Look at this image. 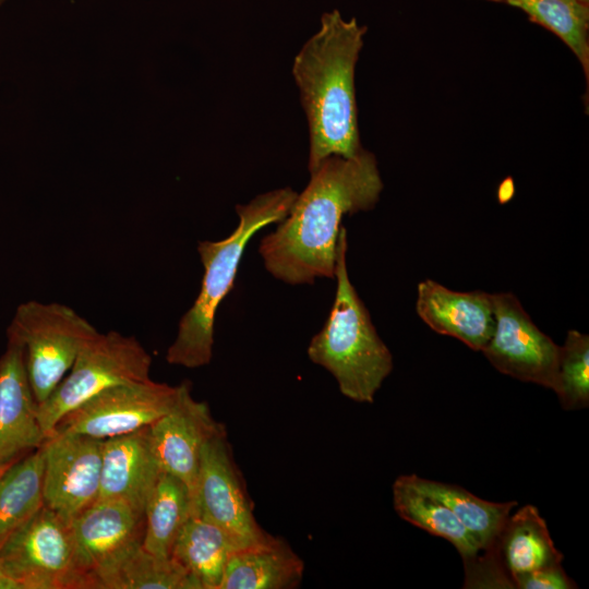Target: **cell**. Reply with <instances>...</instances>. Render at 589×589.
Wrapping results in <instances>:
<instances>
[{
  "label": "cell",
  "instance_id": "obj_10",
  "mask_svg": "<svg viewBox=\"0 0 589 589\" xmlns=\"http://www.w3.org/2000/svg\"><path fill=\"white\" fill-rule=\"evenodd\" d=\"M495 326L481 350L501 373L555 392L560 348L510 292L492 293Z\"/></svg>",
  "mask_w": 589,
  "mask_h": 589
},
{
  "label": "cell",
  "instance_id": "obj_21",
  "mask_svg": "<svg viewBox=\"0 0 589 589\" xmlns=\"http://www.w3.org/2000/svg\"><path fill=\"white\" fill-rule=\"evenodd\" d=\"M192 514V496L179 478L161 471L147 500L142 546L158 556L170 557L173 543Z\"/></svg>",
  "mask_w": 589,
  "mask_h": 589
},
{
  "label": "cell",
  "instance_id": "obj_16",
  "mask_svg": "<svg viewBox=\"0 0 589 589\" xmlns=\"http://www.w3.org/2000/svg\"><path fill=\"white\" fill-rule=\"evenodd\" d=\"M161 468L149 425L103 442L100 486L97 500H119L144 514Z\"/></svg>",
  "mask_w": 589,
  "mask_h": 589
},
{
  "label": "cell",
  "instance_id": "obj_23",
  "mask_svg": "<svg viewBox=\"0 0 589 589\" xmlns=\"http://www.w3.org/2000/svg\"><path fill=\"white\" fill-rule=\"evenodd\" d=\"M44 450L16 460L0 479V548L44 506Z\"/></svg>",
  "mask_w": 589,
  "mask_h": 589
},
{
  "label": "cell",
  "instance_id": "obj_25",
  "mask_svg": "<svg viewBox=\"0 0 589 589\" xmlns=\"http://www.w3.org/2000/svg\"><path fill=\"white\" fill-rule=\"evenodd\" d=\"M100 589H199L175 558L146 551L142 545L101 584Z\"/></svg>",
  "mask_w": 589,
  "mask_h": 589
},
{
  "label": "cell",
  "instance_id": "obj_5",
  "mask_svg": "<svg viewBox=\"0 0 589 589\" xmlns=\"http://www.w3.org/2000/svg\"><path fill=\"white\" fill-rule=\"evenodd\" d=\"M99 332L74 309L59 302L29 300L17 305L7 338L24 349L37 405L70 371L82 348Z\"/></svg>",
  "mask_w": 589,
  "mask_h": 589
},
{
  "label": "cell",
  "instance_id": "obj_22",
  "mask_svg": "<svg viewBox=\"0 0 589 589\" xmlns=\"http://www.w3.org/2000/svg\"><path fill=\"white\" fill-rule=\"evenodd\" d=\"M422 490L445 503L457 519L473 537L480 552L493 551L497 546L503 526L517 506L516 501L494 503L482 500L456 484L424 479L413 474Z\"/></svg>",
  "mask_w": 589,
  "mask_h": 589
},
{
  "label": "cell",
  "instance_id": "obj_19",
  "mask_svg": "<svg viewBox=\"0 0 589 589\" xmlns=\"http://www.w3.org/2000/svg\"><path fill=\"white\" fill-rule=\"evenodd\" d=\"M497 552L510 580L518 574L557 565L563 561V554L555 548L545 520L533 505L520 507L508 516L498 536Z\"/></svg>",
  "mask_w": 589,
  "mask_h": 589
},
{
  "label": "cell",
  "instance_id": "obj_12",
  "mask_svg": "<svg viewBox=\"0 0 589 589\" xmlns=\"http://www.w3.org/2000/svg\"><path fill=\"white\" fill-rule=\"evenodd\" d=\"M104 440L74 433H50L44 450V505L65 521L97 501Z\"/></svg>",
  "mask_w": 589,
  "mask_h": 589
},
{
  "label": "cell",
  "instance_id": "obj_8",
  "mask_svg": "<svg viewBox=\"0 0 589 589\" xmlns=\"http://www.w3.org/2000/svg\"><path fill=\"white\" fill-rule=\"evenodd\" d=\"M0 568L19 589H75L70 522L44 505L0 548Z\"/></svg>",
  "mask_w": 589,
  "mask_h": 589
},
{
  "label": "cell",
  "instance_id": "obj_17",
  "mask_svg": "<svg viewBox=\"0 0 589 589\" xmlns=\"http://www.w3.org/2000/svg\"><path fill=\"white\" fill-rule=\"evenodd\" d=\"M302 558L283 539L233 550L219 589H293L303 578Z\"/></svg>",
  "mask_w": 589,
  "mask_h": 589
},
{
  "label": "cell",
  "instance_id": "obj_7",
  "mask_svg": "<svg viewBox=\"0 0 589 589\" xmlns=\"http://www.w3.org/2000/svg\"><path fill=\"white\" fill-rule=\"evenodd\" d=\"M75 589L103 581L142 545L144 514L119 500H97L70 522Z\"/></svg>",
  "mask_w": 589,
  "mask_h": 589
},
{
  "label": "cell",
  "instance_id": "obj_14",
  "mask_svg": "<svg viewBox=\"0 0 589 589\" xmlns=\"http://www.w3.org/2000/svg\"><path fill=\"white\" fill-rule=\"evenodd\" d=\"M45 440L24 349L17 341L7 338L0 356V465L27 455Z\"/></svg>",
  "mask_w": 589,
  "mask_h": 589
},
{
  "label": "cell",
  "instance_id": "obj_30",
  "mask_svg": "<svg viewBox=\"0 0 589 589\" xmlns=\"http://www.w3.org/2000/svg\"><path fill=\"white\" fill-rule=\"evenodd\" d=\"M19 459L20 458L0 465V479L4 474V472Z\"/></svg>",
  "mask_w": 589,
  "mask_h": 589
},
{
  "label": "cell",
  "instance_id": "obj_4",
  "mask_svg": "<svg viewBox=\"0 0 589 589\" xmlns=\"http://www.w3.org/2000/svg\"><path fill=\"white\" fill-rule=\"evenodd\" d=\"M347 249V231L341 226L337 240L334 303L324 326L312 337L308 356L334 376L345 397L371 404L393 371V356L350 281Z\"/></svg>",
  "mask_w": 589,
  "mask_h": 589
},
{
  "label": "cell",
  "instance_id": "obj_11",
  "mask_svg": "<svg viewBox=\"0 0 589 589\" xmlns=\"http://www.w3.org/2000/svg\"><path fill=\"white\" fill-rule=\"evenodd\" d=\"M179 385L154 382L122 384L85 400L55 425L52 432L106 440L153 424L173 405ZM51 432V433H52Z\"/></svg>",
  "mask_w": 589,
  "mask_h": 589
},
{
  "label": "cell",
  "instance_id": "obj_13",
  "mask_svg": "<svg viewBox=\"0 0 589 589\" xmlns=\"http://www.w3.org/2000/svg\"><path fill=\"white\" fill-rule=\"evenodd\" d=\"M226 430L216 421L205 401L192 396L191 383L179 384L172 407L149 425L152 443L160 468L180 480L194 493L204 444Z\"/></svg>",
  "mask_w": 589,
  "mask_h": 589
},
{
  "label": "cell",
  "instance_id": "obj_6",
  "mask_svg": "<svg viewBox=\"0 0 589 589\" xmlns=\"http://www.w3.org/2000/svg\"><path fill=\"white\" fill-rule=\"evenodd\" d=\"M151 354L135 337L117 330L98 333L82 348L51 394L37 405L46 437L65 413L100 392L151 380Z\"/></svg>",
  "mask_w": 589,
  "mask_h": 589
},
{
  "label": "cell",
  "instance_id": "obj_9",
  "mask_svg": "<svg viewBox=\"0 0 589 589\" xmlns=\"http://www.w3.org/2000/svg\"><path fill=\"white\" fill-rule=\"evenodd\" d=\"M192 514L223 529L237 549L261 543L271 536L254 517L226 430L211 437L202 448Z\"/></svg>",
  "mask_w": 589,
  "mask_h": 589
},
{
  "label": "cell",
  "instance_id": "obj_2",
  "mask_svg": "<svg viewBox=\"0 0 589 589\" xmlns=\"http://www.w3.org/2000/svg\"><path fill=\"white\" fill-rule=\"evenodd\" d=\"M365 33L354 17L325 12L320 29L294 57L292 75L310 131V172L332 155L351 157L362 149L354 69Z\"/></svg>",
  "mask_w": 589,
  "mask_h": 589
},
{
  "label": "cell",
  "instance_id": "obj_27",
  "mask_svg": "<svg viewBox=\"0 0 589 589\" xmlns=\"http://www.w3.org/2000/svg\"><path fill=\"white\" fill-rule=\"evenodd\" d=\"M518 589H573L575 581L567 576L561 564L518 574L512 578Z\"/></svg>",
  "mask_w": 589,
  "mask_h": 589
},
{
  "label": "cell",
  "instance_id": "obj_31",
  "mask_svg": "<svg viewBox=\"0 0 589 589\" xmlns=\"http://www.w3.org/2000/svg\"><path fill=\"white\" fill-rule=\"evenodd\" d=\"M3 1V0H0V2Z\"/></svg>",
  "mask_w": 589,
  "mask_h": 589
},
{
  "label": "cell",
  "instance_id": "obj_26",
  "mask_svg": "<svg viewBox=\"0 0 589 589\" xmlns=\"http://www.w3.org/2000/svg\"><path fill=\"white\" fill-rule=\"evenodd\" d=\"M564 410L589 405V336L576 329L567 332L560 348L557 386L554 392Z\"/></svg>",
  "mask_w": 589,
  "mask_h": 589
},
{
  "label": "cell",
  "instance_id": "obj_28",
  "mask_svg": "<svg viewBox=\"0 0 589 589\" xmlns=\"http://www.w3.org/2000/svg\"><path fill=\"white\" fill-rule=\"evenodd\" d=\"M514 194V185L512 180H504L500 187L498 200L501 203H505L512 199Z\"/></svg>",
  "mask_w": 589,
  "mask_h": 589
},
{
  "label": "cell",
  "instance_id": "obj_3",
  "mask_svg": "<svg viewBox=\"0 0 589 589\" xmlns=\"http://www.w3.org/2000/svg\"><path fill=\"white\" fill-rule=\"evenodd\" d=\"M297 193L290 188L273 190L236 207L237 228L219 241H200L197 253L204 267L200 292L182 315L166 361L196 369L213 357L214 322L220 302L232 289L239 263L249 240L269 224H278L290 211Z\"/></svg>",
  "mask_w": 589,
  "mask_h": 589
},
{
  "label": "cell",
  "instance_id": "obj_15",
  "mask_svg": "<svg viewBox=\"0 0 589 589\" xmlns=\"http://www.w3.org/2000/svg\"><path fill=\"white\" fill-rule=\"evenodd\" d=\"M416 310L432 330L476 351L485 347L494 332L492 293L484 291H456L426 278L417 287Z\"/></svg>",
  "mask_w": 589,
  "mask_h": 589
},
{
  "label": "cell",
  "instance_id": "obj_20",
  "mask_svg": "<svg viewBox=\"0 0 589 589\" xmlns=\"http://www.w3.org/2000/svg\"><path fill=\"white\" fill-rule=\"evenodd\" d=\"M230 537L208 519L191 514L171 550V557L195 580L199 589H219L230 553Z\"/></svg>",
  "mask_w": 589,
  "mask_h": 589
},
{
  "label": "cell",
  "instance_id": "obj_24",
  "mask_svg": "<svg viewBox=\"0 0 589 589\" xmlns=\"http://www.w3.org/2000/svg\"><path fill=\"white\" fill-rule=\"evenodd\" d=\"M521 10L530 22L555 34L589 79V0H485Z\"/></svg>",
  "mask_w": 589,
  "mask_h": 589
},
{
  "label": "cell",
  "instance_id": "obj_1",
  "mask_svg": "<svg viewBox=\"0 0 589 589\" xmlns=\"http://www.w3.org/2000/svg\"><path fill=\"white\" fill-rule=\"evenodd\" d=\"M310 173L287 216L259 247L266 271L290 285L335 278L342 217L373 208L383 190L375 156L364 148L351 157L332 155Z\"/></svg>",
  "mask_w": 589,
  "mask_h": 589
},
{
  "label": "cell",
  "instance_id": "obj_29",
  "mask_svg": "<svg viewBox=\"0 0 589 589\" xmlns=\"http://www.w3.org/2000/svg\"><path fill=\"white\" fill-rule=\"evenodd\" d=\"M0 589H19L17 585L10 579L0 568Z\"/></svg>",
  "mask_w": 589,
  "mask_h": 589
},
{
  "label": "cell",
  "instance_id": "obj_18",
  "mask_svg": "<svg viewBox=\"0 0 589 589\" xmlns=\"http://www.w3.org/2000/svg\"><path fill=\"white\" fill-rule=\"evenodd\" d=\"M392 492L397 515L450 542L461 555L464 565L471 563L480 553L478 543L449 507L418 486L413 474L399 476L393 483Z\"/></svg>",
  "mask_w": 589,
  "mask_h": 589
}]
</instances>
